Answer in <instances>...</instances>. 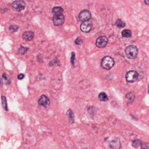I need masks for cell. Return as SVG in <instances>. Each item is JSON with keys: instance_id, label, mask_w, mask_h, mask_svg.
I'll return each mask as SVG.
<instances>
[{"instance_id": "1", "label": "cell", "mask_w": 149, "mask_h": 149, "mask_svg": "<svg viewBox=\"0 0 149 149\" xmlns=\"http://www.w3.org/2000/svg\"><path fill=\"white\" fill-rule=\"evenodd\" d=\"M125 53L129 59H135L138 55V48L134 45H130L125 49Z\"/></svg>"}, {"instance_id": "2", "label": "cell", "mask_w": 149, "mask_h": 149, "mask_svg": "<svg viewBox=\"0 0 149 149\" xmlns=\"http://www.w3.org/2000/svg\"><path fill=\"white\" fill-rule=\"evenodd\" d=\"M114 60L110 56H105L101 60V66L105 70L110 69L114 66Z\"/></svg>"}, {"instance_id": "3", "label": "cell", "mask_w": 149, "mask_h": 149, "mask_svg": "<svg viewBox=\"0 0 149 149\" xmlns=\"http://www.w3.org/2000/svg\"><path fill=\"white\" fill-rule=\"evenodd\" d=\"M11 6L15 11H20L25 8L26 4L22 0H16L12 3Z\"/></svg>"}, {"instance_id": "4", "label": "cell", "mask_w": 149, "mask_h": 149, "mask_svg": "<svg viewBox=\"0 0 149 149\" xmlns=\"http://www.w3.org/2000/svg\"><path fill=\"white\" fill-rule=\"evenodd\" d=\"M138 76L139 74L136 71L132 70L127 73L125 76V78L128 82L133 83L138 79Z\"/></svg>"}, {"instance_id": "5", "label": "cell", "mask_w": 149, "mask_h": 149, "mask_svg": "<svg viewBox=\"0 0 149 149\" xmlns=\"http://www.w3.org/2000/svg\"><path fill=\"white\" fill-rule=\"evenodd\" d=\"M64 22V16L62 14L54 15L53 23L55 26H62Z\"/></svg>"}, {"instance_id": "6", "label": "cell", "mask_w": 149, "mask_h": 149, "mask_svg": "<svg viewBox=\"0 0 149 149\" xmlns=\"http://www.w3.org/2000/svg\"><path fill=\"white\" fill-rule=\"evenodd\" d=\"M91 14L89 10H84L79 13L78 18L80 21L82 22H85L89 21L91 18Z\"/></svg>"}, {"instance_id": "7", "label": "cell", "mask_w": 149, "mask_h": 149, "mask_svg": "<svg viewBox=\"0 0 149 149\" xmlns=\"http://www.w3.org/2000/svg\"><path fill=\"white\" fill-rule=\"evenodd\" d=\"M108 42V39L105 36H101L97 39L96 45L98 48H103L106 46Z\"/></svg>"}, {"instance_id": "8", "label": "cell", "mask_w": 149, "mask_h": 149, "mask_svg": "<svg viewBox=\"0 0 149 149\" xmlns=\"http://www.w3.org/2000/svg\"><path fill=\"white\" fill-rule=\"evenodd\" d=\"M92 26L93 25L92 22L89 21H87L83 22V23L81 24L80 28L82 32L87 33L90 31L92 29Z\"/></svg>"}, {"instance_id": "9", "label": "cell", "mask_w": 149, "mask_h": 149, "mask_svg": "<svg viewBox=\"0 0 149 149\" xmlns=\"http://www.w3.org/2000/svg\"><path fill=\"white\" fill-rule=\"evenodd\" d=\"M38 103L39 105L45 107L47 108L50 105V100L49 98L45 95H42L40 97V98L38 100Z\"/></svg>"}, {"instance_id": "10", "label": "cell", "mask_w": 149, "mask_h": 149, "mask_svg": "<svg viewBox=\"0 0 149 149\" xmlns=\"http://www.w3.org/2000/svg\"><path fill=\"white\" fill-rule=\"evenodd\" d=\"M109 146L112 149H119L121 147V143L119 139H115L111 141L109 144Z\"/></svg>"}, {"instance_id": "11", "label": "cell", "mask_w": 149, "mask_h": 149, "mask_svg": "<svg viewBox=\"0 0 149 149\" xmlns=\"http://www.w3.org/2000/svg\"><path fill=\"white\" fill-rule=\"evenodd\" d=\"M34 36V34L32 31H25L22 35V38L25 40L30 41L33 39Z\"/></svg>"}, {"instance_id": "12", "label": "cell", "mask_w": 149, "mask_h": 149, "mask_svg": "<svg viewBox=\"0 0 149 149\" xmlns=\"http://www.w3.org/2000/svg\"><path fill=\"white\" fill-rule=\"evenodd\" d=\"M63 11V8L61 7H54L52 9V13L54 15L62 14Z\"/></svg>"}, {"instance_id": "13", "label": "cell", "mask_w": 149, "mask_h": 149, "mask_svg": "<svg viewBox=\"0 0 149 149\" xmlns=\"http://www.w3.org/2000/svg\"><path fill=\"white\" fill-rule=\"evenodd\" d=\"M66 115L68 116L70 123H73L74 121V116L73 112L70 109H69L66 113Z\"/></svg>"}, {"instance_id": "14", "label": "cell", "mask_w": 149, "mask_h": 149, "mask_svg": "<svg viewBox=\"0 0 149 149\" xmlns=\"http://www.w3.org/2000/svg\"><path fill=\"white\" fill-rule=\"evenodd\" d=\"M98 98L100 101H109V98L107 94L104 92H101L98 96Z\"/></svg>"}, {"instance_id": "15", "label": "cell", "mask_w": 149, "mask_h": 149, "mask_svg": "<svg viewBox=\"0 0 149 149\" xmlns=\"http://www.w3.org/2000/svg\"><path fill=\"white\" fill-rule=\"evenodd\" d=\"M115 25L119 29L123 28L125 26V23L123 21L121 20V19H118L116 20L115 23Z\"/></svg>"}, {"instance_id": "16", "label": "cell", "mask_w": 149, "mask_h": 149, "mask_svg": "<svg viewBox=\"0 0 149 149\" xmlns=\"http://www.w3.org/2000/svg\"><path fill=\"white\" fill-rule=\"evenodd\" d=\"M135 98V96L134 94L132 92H130L128 93L126 95V98L128 100V102H130V103L134 101Z\"/></svg>"}, {"instance_id": "17", "label": "cell", "mask_w": 149, "mask_h": 149, "mask_svg": "<svg viewBox=\"0 0 149 149\" xmlns=\"http://www.w3.org/2000/svg\"><path fill=\"white\" fill-rule=\"evenodd\" d=\"M121 35L123 37L129 38L132 36V33L130 30H124L121 32Z\"/></svg>"}, {"instance_id": "18", "label": "cell", "mask_w": 149, "mask_h": 149, "mask_svg": "<svg viewBox=\"0 0 149 149\" xmlns=\"http://www.w3.org/2000/svg\"><path fill=\"white\" fill-rule=\"evenodd\" d=\"M2 78L4 81V83L7 85H9L11 83V80L8 75H7L5 73H4L2 75Z\"/></svg>"}, {"instance_id": "19", "label": "cell", "mask_w": 149, "mask_h": 149, "mask_svg": "<svg viewBox=\"0 0 149 149\" xmlns=\"http://www.w3.org/2000/svg\"><path fill=\"white\" fill-rule=\"evenodd\" d=\"M1 99H2V106H3V109L7 111V100H6V98L4 96H2L1 97Z\"/></svg>"}, {"instance_id": "20", "label": "cell", "mask_w": 149, "mask_h": 149, "mask_svg": "<svg viewBox=\"0 0 149 149\" xmlns=\"http://www.w3.org/2000/svg\"><path fill=\"white\" fill-rule=\"evenodd\" d=\"M142 143L139 140H134L132 143L133 147H135V148H138V147H141L142 145Z\"/></svg>"}, {"instance_id": "21", "label": "cell", "mask_w": 149, "mask_h": 149, "mask_svg": "<svg viewBox=\"0 0 149 149\" xmlns=\"http://www.w3.org/2000/svg\"><path fill=\"white\" fill-rule=\"evenodd\" d=\"M28 50H29V48L25 47L24 46H21L20 49H19V53L22 55H23L27 52Z\"/></svg>"}, {"instance_id": "22", "label": "cell", "mask_w": 149, "mask_h": 149, "mask_svg": "<svg viewBox=\"0 0 149 149\" xmlns=\"http://www.w3.org/2000/svg\"><path fill=\"white\" fill-rule=\"evenodd\" d=\"M10 31L11 33H13L14 32L16 31L18 29H19V27L18 26H15V25H11L9 27Z\"/></svg>"}, {"instance_id": "23", "label": "cell", "mask_w": 149, "mask_h": 149, "mask_svg": "<svg viewBox=\"0 0 149 149\" xmlns=\"http://www.w3.org/2000/svg\"><path fill=\"white\" fill-rule=\"evenodd\" d=\"M83 43V41L81 39V38L79 37H77L75 41V43L78 45H81Z\"/></svg>"}, {"instance_id": "24", "label": "cell", "mask_w": 149, "mask_h": 149, "mask_svg": "<svg viewBox=\"0 0 149 149\" xmlns=\"http://www.w3.org/2000/svg\"><path fill=\"white\" fill-rule=\"evenodd\" d=\"M75 59V53L74 52L72 53V55H71V63L73 66L74 65V60Z\"/></svg>"}, {"instance_id": "25", "label": "cell", "mask_w": 149, "mask_h": 149, "mask_svg": "<svg viewBox=\"0 0 149 149\" xmlns=\"http://www.w3.org/2000/svg\"><path fill=\"white\" fill-rule=\"evenodd\" d=\"M24 77V74H19L18 76V79L20 80L22 79H23Z\"/></svg>"}, {"instance_id": "26", "label": "cell", "mask_w": 149, "mask_h": 149, "mask_svg": "<svg viewBox=\"0 0 149 149\" xmlns=\"http://www.w3.org/2000/svg\"><path fill=\"white\" fill-rule=\"evenodd\" d=\"M146 144H142V145L141 146V148H147V149H148L149 148L148 145L146 146Z\"/></svg>"}, {"instance_id": "27", "label": "cell", "mask_w": 149, "mask_h": 149, "mask_svg": "<svg viewBox=\"0 0 149 149\" xmlns=\"http://www.w3.org/2000/svg\"><path fill=\"white\" fill-rule=\"evenodd\" d=\"M145 0V3L147 5L149 4V0Z\"/></svg>"}, {"instance_id": "28", "label": "cell", "mask_w": 149, "mask_h": 149, "mask_svg": "<svg viewBox=\"0 0 149 149\" xmlns=\"http://www.w3.org/2000/svg\"><path fill=\"white\" fill-rule=\"evenodd\" d=\"M3 83H2V80L1 79L0 77V86H2Z\"/></svg>"}]
</instances>
